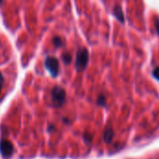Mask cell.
I'll use <instances>...</instances> for the list:
<instances>
[{
  "label": "cell",
  "instance_id": "2",
  "mask_svg": "<svg viewBox=\"0 0 159 159\" xmlns=\"http://www.w3.org/2000/svg\"><path fill=\"white\" fill-rule=\"evenodd\" d=\"M65 97H66L65 90L61 87L56 86L53 88L51 91V102L54 107L62 106V104L65 102Z\"/></svg>",
  "mask_w": 159,
  "mask_h": 159
},
{
  "label": "cell",
  "instance_id": "5",
  "mask_svg": "<svg viewBox=\"0 0 159 159\" xmlns=\"http://www.w3.org/2000/svg\"><path fill=\"white\" fill-rule=\"evenodd\" d=\"M114 15L116 16V18L121 21L122 23L125 21V18H124V13H123V10H122V7L119 6V5H116L114 8Z\"/></svg>",
  "mask_w": 159,
  "mask_h": 159
},
{
  "label": "cell",
  "instance_id": "1",
  "mask_svg": "<svg viewBox=\"0 0 159 159\" xmlns=\"http://www.w3.org/2000/svg\"><path fill=\"white\" fill-rule=\"evenodd\" d=\"M89 51L86 48H80L76 52V59H75V68L77 71L81 72L84 71L89 63Z\"/></svg>",
  "mask_w": 159,
  "mask_h": 159
},
{
  "label": "cell",
  "instance_id": "9",
  "mask_svg": "<svg viewBox=\"0 0 159 159\" xmlns=\"http://www.w3.org/2000/svg\"><path fill=\"white\" fill-rule=\"evenodd\" d=\"M97 104L102 106H106V99L103 95H100L97 100Z\"/></svg>",
  "mask_w": 159,
  "mask_h": 159
},
{
  "label": "cell",
  "instance_id": "11",
  "mask_svg": "<svg viewBox=\"0 0 159 159\" xmlns=\"http://www.w3.org/2000/svg\"><path fill=\"white\" fill-rule=\"evenodd\" d=\"M153 75L155 78H157V80H159V67H157L154 71H153Z\"/></svg>",
  "mask_w": 159,
  "mask_h": 159
},
{
  "label": "cell",
  "instance_id": "8",
  "mask_svg": "<svg viewBox=\"0 0 159 159\" xmlns=\"http://www.w3.org/2000/svg\"><path fill=\"white\" fill-rule=\"evenodd\" d=\"M52 41H53V44L56 48H61L63 44V41L61 39V37H60V36H55Z\"/></svg>",
  "mask_w": 159,
  "mask_h": 159
},
{
  "label": "cell",
  "instance_id": "10",
  "mask_svg": "<svg viewBox=\"0 0 159 159\" xmlns=\"http://www.w3.org/2000/svg\"><path fill=\"white\" fill-rule=\"evenodd\" d=\"M83 138H84V140H85V142L86 143H90L91 142V140H92V136L89 134V133H86V134H84V136H83Z\"/></svg>",
  "mask_w": 159,
  "mask_h": 159
},
{
  "label": "cell",
  "instance_id": "4",
  "mask_svg": "<svg viewBox=\"0 0 159 159\" xmlns=\"http://www.w3.org/2000/svg\"><path fill=\"white\" fill-rule=\"evenodd\" d=\"M14 148L10 142L7 140H1L0 142V154L4 158H9L13 154Z\"/></svg>",
  "mask_w": 159,
  "mask_h": 159
},
{
  "label": "cell",
  "instance_id": "7",
  "mask_svg": "<svg viewBox=\"0 0 159 159\" xmlns=\"http://www.w3.org/2000/svg\"><path fill=\"white\" fill-rule=\"evenodd\" d=\"M61 59H62V61H63V62L65 64H70L71 61H72V55L70 53H67V52L63 53L62 56H61Z\"/></svg>",
  "mask_w": 159,
  "mask_h": 159
},
{
  "label": "cell",
  "instance_id": "12",
  "mask_svg": "<svg viewBox=\"0 0 159 159\" xmlns=\"http://www.w3.org/2000/svg\"><path fill=\"white\" fill-rule=\"evenodd\" d=\"M155 25H156V30L159 34V17H156L155 19Z\"/></svg>",
  "mask_w": 159,
  "mask_h": 159
},
{
  "label": "cell",
  "instance_id": "14",
  "mask_svg": "<svg viewBox=\"0 0 159 159\" xmlns=\"http://www.w3.org/2000/svg\"><path fill=\"white\" fill-rule=\"evenodd\" d=\"M2 4H3V2H2V1H0V6H1Z\"/></svg>",
  "mask_w": 159,
  "mask_h": 159
},
{
  "label": "cell",
  "instance_id": "3",
  "mask_svg": "<svg viewBox=\"0 0 159 159\" xmlns=\"http://www.w3.org/2000/svg\"><path fill=\"white\" fill-rule=\"evenodd\" d=\"M45 67L48 71V73L51 75V76L56 77L59 75L60 64H59V61L57 58L52 57V56L47 57L45 60Z\"/></svg>",
  "mask_w": 159,
  "mask_h": 159
},
{
  "label": "cell",
  "instance_id": "6",
  "mask_svg": "<svg viewBox=\"0 0 159 159\" xmlns=\"http://www.w3.org/2000/svg\"><path fill=\"white\" fill-rule=\"evenodd\" d=\"M114 136H115V133H114L112 129L108 128V129H105L104 134H103V139H104V141L106 143H111L112 140L114 139Z\"/></svg>",
  "mask_w": 159,
  "mask_h": 159
},
{
  "label": "cell",
  "instance_id": "13",
  "mask_svg": "<svg viewBox=\"0 0 159 159\" xmlns=\"http://www.w3.org/2000/svg\"><path fill=\"white\" fill-rule=\"evenodd\" d=\"M3 85H4V76H3V75L1 74V72H0V93H1Z\"/></svg>",
  "mask_w": 159,
  "mask_h": 159
}]
</instances>
